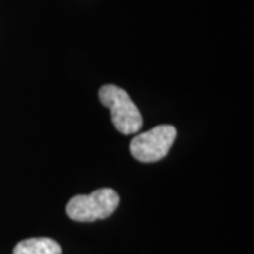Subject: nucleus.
Instances as JSON below:
<instances>
[{
  "label": "nucleus",
  "mask_w": 254,
  "mask_h": 254,
  "mask_svg": "<svg viewBox=\"0 0 254 254\" xmlns=\"http://www.w3.org/2000/svg\"><path fill=\"white\" fill-rule=\"evenodd\" d=\"M61 246L50 237H31L16 245L13 254H61Z\"/></svg>",
  "instance_id": "nucleus-4"
},
{
  "label": "nucleus",
  "mask_w": 254,
  "mask_h": 254,
  "mask_svg": "<svg viewBox=\"0 0 254 254\" xmlns=\"http://www.w3.org/2000/svg\"><path fill=\"white\" fill-rule=\"evenodd\" d=\"M177 137V128L170 125L157 126L131 140V155L141 163H155L168 154Z\"/></svg>",
  "instance_id": "nucleus-3"
},
{
  "label": "nucleus",
  "mask_w": 254,
  "mask_h": 254,
  "mask_svg": "<svg viewBox=\"0 0 254 254\" xmlns=\"http://www.w3.org/2000/svg\"><path fill=\"white\" fill-rule=\"evenodd\" d=\"M99 99L110 110L112 123L122 134H134L143 126V116L125 89L105 85L99 89Z\"/></svg>",
  "instance_id": "nucleus-1"
},
{
  "label": "nucleus",
  "mask_w": 254,
  "mask_h": 254,
  "mask_svg": "<svg viewBox=\"0 0 254 254\" xmlns=\"http://www.w3.org/2000/svg\"><path fill=\"white\" fill-rule=\"evenodd\" d=\"M118 192L110 188H100L89 195H76L66 205L68 216L75 222H96L109 218L118 209Z\"/></svg>",
  "instance_id": "nucleus-2"
}]
</instances>
